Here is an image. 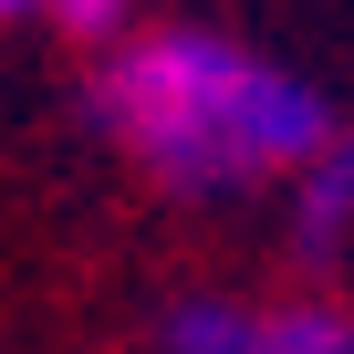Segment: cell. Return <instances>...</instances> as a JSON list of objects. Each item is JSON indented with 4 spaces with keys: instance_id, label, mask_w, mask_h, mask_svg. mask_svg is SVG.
<instances>
[{
    "instance_id": "cell-1",
    "label": "cell",
    "mask_w": 354,
    "mask_h": 354,
    "mask_svg": "<svg viewBox=\"0 0 354 354\" xmlns=\"http://www.w3.org/2000/svg\"><path fill=\"white\" fill-rule=\"evenodd\" d=\"M94 115H104V136L156 177V188H177V198L271 188V177H292L333 136L323 84H302L292 63H271V53L230 42V32H198V21L136 32L94 73Z\"/></svg>"
},
{
    "instance_id": "cell-2",
    "label": "cell",
    "mask_w": 354,
    "mask_h": 354,
    "mask_svg": "<svg viewBox=\"0 0 354 354\" xmlns=\"http://www.w3.org/2000/svg\"><path fill=\"white\" fill-rule=\"evenodd\" d=\"M281 188H292V250H302V261H333V250L354 240V136L333 125Z\"/></svg>"
},
{
    "instance_id": "cell-3",
    "label": "cell",
    "mask_w": 354,
    "mask_h": 354,
    "mask_svg": "<svg viewBox=\"0 0 354 354\" xmlns=\"http://www.w3.org/2000/svg\"><path fill=\"white\" fill-rule=\"evenodd\" d=\"M156 354H261V302L240 292H177L156 323Z\"/></svg>"
},
{
    "instance_id": "cell-4",
    "label": "cell",
    "mask_w": 354,
    "mask_h": 354,
    "mask_svg": "<svg viewBox=\"0 0 354 354\" xmlns=\"http://www.w3.org/2000/svg\"><path fill=\"white\" fill-rule=\"evenodd\" d=\"M261 354H354L344 302H261Z\"/></svg>"
},
{
    "instance_id": "cell-5",
    "label": "cell",
    "mask_w": 354,
    "mask_h": 354,
    "mask_svg": "<svg viewBox=\"0 0 354 354\" xmlns=\"http://www.w3.org/2000/svg\"><path fill=\"white\" fill-rule=\"evenodd\" d=\"M42 11H53L63 32H84V42H104V32H125V11H136V0H42Z\"/></svg>"
},
{
    "instance_id": "cell-6",
    "label": "cell",
    "mask_w": 354,
    "mask_h": 354,
    "mask_svg": "<svg viewBox=\"0 0 354 354\" xmlns=\"http://www.w3.org/2000/svg\"><path fill=\"white\" fill-rule=\"evenodd\" d=\"M32 11H42V0H0V21H32Z\"/></svg>"
}]
</instances>
